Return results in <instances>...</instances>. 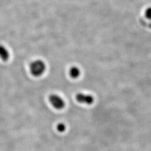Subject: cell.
Returning a JSON list of instances; mask_svg holds the SVG:
<instances>
[{
	"mask_svg": "<svg viewBox=\"0 0 151 151\" xmlns=\"http://www.w3.org/2000/svg\"><path fill=\"white\" fill-rule=\"evenodd\" d=\"M145 16L148 20H151V7H148L145 11Z\"/></svg>",
	"mask_w": 151,
	"mask_h": 151,
	"instance_id": "obj_6",
	"label": "cell"
},
{
	"mask_svg": "<svg viewBox=\"0 0 151 151\" xmlns=\"http://www.w3.org/2000/svg\"><path fill=\"white\" fill-rule=\"evenodd\" d=\"M57 129L58 130V131H59L60 132H63L65 130V126L64 124L63 123H60L58 124L57 127Z\"/></svg>",
	"mask_w": 151,
	"mask_h": 151,
	"instance_id": "obj_7",
	"label": "cell"
},
{
	"mask_svg": "<svg viewBox=\"0 0 151 151\" xmlns=\"http://www.w3.org/2000/svg\"><path fill=\"white\" fill-rule=\"evenodd\" d=\"M69 74L72 78H77L81 74V70L77 67H72L69 71Z\"/></svg>",
	"mask_w": 151,
	"mask_h": 151,
	"instance_id": "obj_5",
	"label": "cell"
},
{
	"mask_svg": "<svg viewBox=\"0 0 151 151\" xmlns=\"http://www.w3.org/2000/svg\"><path fill=\"white\" fill-rule=\"evenodd\" d=\"M49 100L56 109H62L65 107V101L57 95L53 94L49 96Z\"/></svg>",
	"mask_w": 151,
	"mask_h": 151,
	"instance_id": "obj_2",
	"label": "cell"
},
{
	"mask_svg": "<svg viewBox=\"0 0 151 151\" xmlns=\"http://www.w3.org/2000/svg\"><path fill=\"white\" fill-rule=\"evenodd\" d=\"M46 70V65L44 61L40 60H35L30 65V71L33 76L40 77Z\"/></svg>",
	"mask_w": 151,
	"mask_h": 151,
	"instance_id": "obj_1",
	"label": "cell"
},
{
	"mask_svg": "<svg viewBox=\"0 0 151 151\" xmlns=\"http://www.w3.org/2000/svg\"><path fill=\"white\" fill-rule=\"evenodd\" d=\"M10 58V53L5 46L0 45V58L4 61H7Z\"/></svg>",
	"mask_w": 151,
	"mask_h": 151,
	"instance_id": "obj_4",
	"label": "cell"
},
{
	"mask_svg": "<svg viewBox=\"0 0 151 151\" xmlns=\"http://www.w3.org/2000/svg\"><path fill=\"white\" fill-rule=\"evenodd\" d=\"M76 99L78 103L86 104L87 105H91L94 101V99L92 96L82 93H77L76 96Z\"/></svg>",
	"mask_w": 151,
	"mask_h": 151,
	"instance_id": "obj_3",
	"label": "cell"
}]
</instances>
